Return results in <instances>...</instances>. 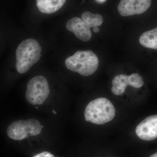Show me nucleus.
<instances>
[{"label": "nucleus", "instance_id": "obj_10", "mask_svg": "<svg viewBox=\"0 0 157 157\" xmlns=\"http://www.w3.org/2000/svg\"><path fill=\"white\" fill-rule=\"evenodd\" d=\"M112 84V92L117 96L121 95L125 92L127 86H132L130 76L124 74H120L116 76L113 79Z\"/></svg>", "mask_w": 157, "mask_h": 157}, {"label": "nucleus", "instance_id": "obj_13", "mask_svg": "<svg viewBox=\"0 0 157 157\" xmlns=\"http://www.w3.org/2000/svg\"><path fill=\"white\" fill-rule=\"evenodd\" d=\"M33 157H55L53 154L49 152L45 151H43L40 153L35 155Z\"/></svg>", "mask_w": 157, "mask_h": 157}, {"label": "nucleus", "instance_id": "obj_3", "mask_svg": "<svg viewBox=\"0 0 157 157\" xmlns=\"http://www.w3.org/2000/svg\"><path fill=\"white\" fill-rule=\"evenodd\" d=\"M65 64L68 70L88 76L98 70L99 60L92 51H78L66 59Z\"/></svg>", "mask_w": 157, "mask_h": 157}, {"label": "nucleus", "instance_id": "obj_5", "mask_svg": "<svg viewBox=\"0 0 157 157\" xmlns=\"http://www.w3.org/2000/svg\"><path fill=\"white\" fill-rule=\"evenodd\" d=\"M50 93L48 81L42 76H35L28 82L25 98L32 105H41Z\"/></svg>", "mask_w": 157, "mask_h": 157}, {"label": "nucleus", "instance_id": "obj_16", "mask_svg": "<svg viewBox=\"0 0 157 157\" xmlns=\"http://www.w3.org/2000/svg\"><path fill=\"white\" fill-rule=\"evenodd\" d=\"M150 157H157V152L154 154L151 155Z\"/></svg>", "mask_w": 157, "mask_h": 157}, {"label": "nucleus", "instance_id": "obj_12", "mask_svg": "<svg viewBox=\"0 0 157 157\" xmlns=\"http://www.w3.org/2000/svg\"><path fill=\"white\" fill-rule=\"evenodd\" d=\"M81 19L90 28L97 27L102 24L104 19L101 14H93L88 11H84L81 14Z\"/></svg>", "mask_w": 157, "mask_h": 157}, {"label": "nucleus", "instance_id": "obj_1", "mask_svg": "<svg viewBox=\"0 0 157 157\" xmlns=\"http://www.w3.org/2000/svg\"><path fill=\"white\" fill-rule=\"evenodd\" d=\"M42 48L35 39L22 41L16 50V68L21 74L26 73L41 58Z\"/></svg>", "mask_w": 157, "mask_h": 157}, {"label": "nucleus", "instance_id": "obj_2", "mask_svg": "<svg viewBox=\"0 0 157 157\" xmlns=\"http://www.w3.org/2000/svg\"><path fill=\"white\" fill-rule=\"evenodd\" d=\"M115 115L114 106L109 100L98 98L90 102L85 109V120L102 125L112 121Z\"/></svg>", "mask_w": 157, "mask_h": 157}, {"label": "nucleus", "instance_id": "obj_14", "mask_svg": "<svg viewBox=\"0 0 157 157\" xmlns=\"http://www.w3.org/2000/svg\"><path fill=\"white\" fill-rule=\"evenodd\" d=\"M95 1L97 2L100 3V4H102V3L105 2L107 0H95Z\"/></svg>", "mask_w": 157, "mask_h": 157}, {"label": "nucleus", "instance_id": "obj_7", "mask_svg": "<svg viewBox=\"0 0 157 157\" xmlns=\"http://www.w3.org/2000/svg\"><path fill=\"white\" fill-rule=\"evenodd\" d=\"M136 133L141 140L150 141L157 137V115L150 116L136 127Z\"/></svg>", "mask_w": 157, "mask_h": 157}, {"label": "nucleus", "instance_id": "obj_15", "mask_svg": "<svg viewBox=\"0 0 157 157\" xmlns=\"http://www.w3.org/2000/svg\"><path fill=\"white\" fill-rule=\"evenodd\" d=\"M93 30H94V32L95 33H98L100 31V29L98 28V27H97L94 28Z\"/></svg>", "mask_w": 157, "mask_h": 157}, {"label": "nucleus", "instance_id": "obj_8", "mask_svg": "<svg viewBox=\"0 0 157 157\" xmlns=\"http://www.w3.org/2000/svg\"><path fill=\"white\" fill-rule=\"evenodd\" d=\"M66 28L83 42H88L91 38L90 28L79 17H73L69 20L66 24Z\"/></svg>", "mask_w": 157, "mask_h": 157}, {"label": "nucleus", "instance_id": "obj_17", "mask_svg": "<svg viewBox=\"0 0 157 157\" xmlns=\"http://www.w3.org/2000/svg\"><path fill=\"white\" fill-rule=\"evenodd\" d=\"M53 113H56L55 112V111H54V110H53Z\"/></svg>", "mask_w": 157, "mask_h": 157}, {"label": "nucleus", "instance_id": "obj_6", "mask_svg": "<svg viewBox=\"0 0 157 157\" xmlns=\"http://www.w3.org/2000/svg\"><path fill=\"white\" fill-rule=\"evenodd\" d=\"M151 3V0H121L117 10L123 16L140 14L150 8Z\"/></svg>", "mask_w": 157, "mask_h": 157}, {"label": "nucleus", "instance_id": "obj_9", "mask_svg": "<svg viewBox=\"0 0 157 157\" xmlns=\"http://www.w3.org/2000/svg\"><path fill=\"white\" fill-rule=\"evenodd\" d=\"M67 0H36L37 8L40 12L51 14L56 12L64 5Z\"/></svg>", "mask_w": 157, "mask_h": 157}, {"label": "nucleus", "instance_id": "obj_11", "mask_svg": "<svg viewBox=\"0 0 157 157\" xmlns=\"http://www.w3.org/2000/svg\"><path fill=\"white\" fill-rule=\"evenodd\" d=\"M139 40L140 45L144 47L157 49V27L144 33Z\"/></svg>", "mask_w": 157, "mask_h": 157}, {"label": "nucleus", "instance_id": "obj_4", "mask_svg": "<svg viewBox=\"0 0 157 157\" xmlns=\"http://www.w3.org/2000/svg\"><path fill=\"white\" fill-rule=\"evenodd\" d=\"M42 131L40 122L35 119H29L13 122L8 127L7 134L12 140H21L29 136L39 135Z\"/></svg>", "mask_w": 157, "mask_h": 157}]
</instances>
